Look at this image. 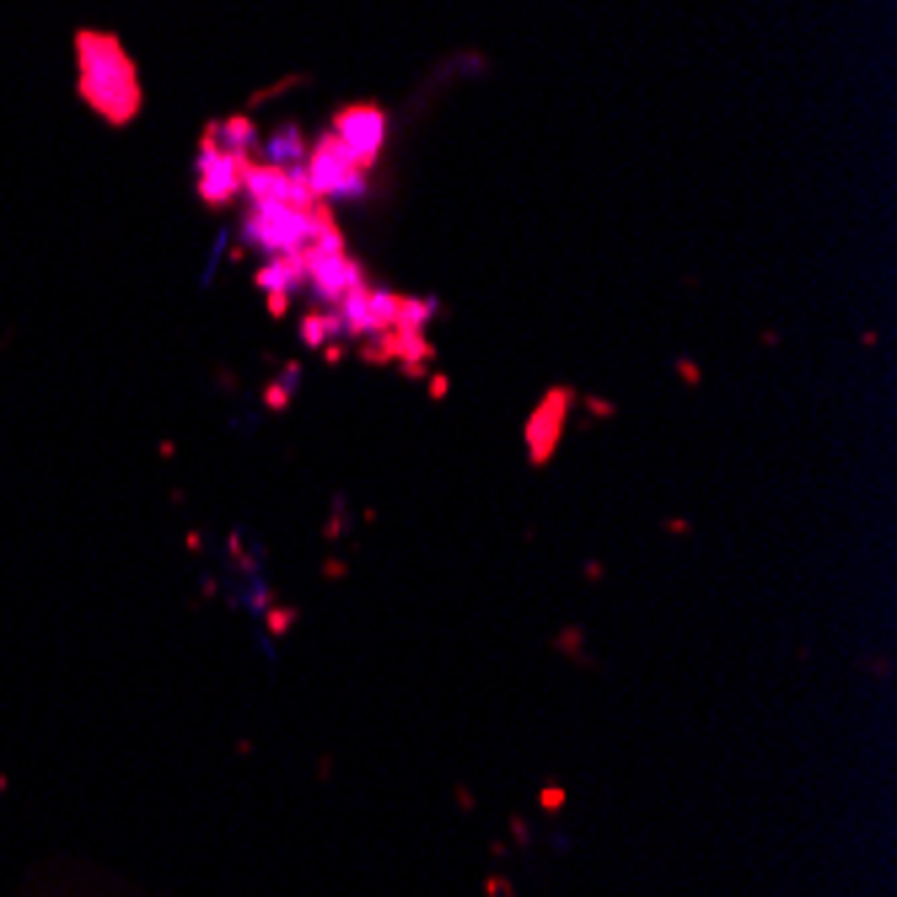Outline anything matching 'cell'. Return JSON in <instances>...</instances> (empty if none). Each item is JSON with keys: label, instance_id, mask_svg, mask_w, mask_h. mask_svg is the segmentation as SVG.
<instances>
[{"label": "cell", "instance_id": "cell-1", "mask_svg": "<svg viewBox=\"0 0 897 897\" xmlns=\"http://www.w3.org/2000/svg\"><path fill=\"white\" fill-rule=\"evenodd\" d=\"M76 60H82V102H87L97 119L108 124H135L140 119V65L129 60V49L113 38V33H76Z\"/></svg>", "mask_w": 897, "mask_h": 897}, {"label": "cell", "instance_id": "cell-2", "mask_svg": "<svg viewBox=\"0 0 897 897\" xmlns=\"http://www.w3.org/2000/svg\"><path fill=\"white\" fill-rule=\"evenodd\" d=\"M328 204H248L242 210V248H259L264 259L274 253H307V242L317 237V221H323Z\"/></svg>", "mask_w": 897, "mask_h": 897}, {"label": "cell", "instance_id": "cell-3", "mask_svg": "<svg viewBox=\"0 0 897 897\" xmlns=\"http://www.w3.org/2000/svg\"><path fill=\"white\" fill-rule=\"evenodd\" d=\"M301 173H307V188H312L317 204H360V199H371V173H360L328 129L312 135Z\"/></svg>", "mask_w": 897, "mask_h": 897}, {"label": "cell", "instance_id": "cell-4", "mask_svg": "<svg viewBox=\"0 0 897 897\" xmlns=\"http://www.w3.org/2000/svg\"><path fill=\"white\" fill-rule=\"evenodd\" d=\"M328 135L345 146V157L360 173H376L382 157H387V140H393V113L371 97L365 102H339L334 119H328Z\"/></svg>", "mask_w": 897, "mask_h": 897}, {"label": "cell", "instance_id": "cell-5", "mask_svg": "<svg viewBox=\"0 0 897 897\" xmlns=\"http://www.w3.org/2000/svg\"><path fill=\"white\" fill-rule=\"evenodd\" d=\"M194 194L215 215L226 204H237L242 199V157H232L226 146H215L210 135H199V146H194Z\"/></svg>", "mask_w": 897, "mask_h": 897}, {"label": "cell", "instance_id": "cell-6", "mask_svg": "<svg viewBox=\"0 0 897 897\" xmlns=\"http://www.w3.org/2000/svg\"><path fill=\"white\" fill-rule=\"evenodd\" d=\"M575 403H581L575 387H548V393L538 398V409L527 414V425H522V447H527V462H533V468H543V462L559 451V436H564Z\"/></svg>", "mask_w": 897, "mask_h": 897}, {"label": "cell", "instance_id": "cell-7", "mask_svg": "<svg viewBox=\"0 0 897 897\" xmlns=\"http://www.w3.org/2000/svg\"><path fill=\"white\" fill-rule=\"evenodd\" d=\"M360 285H371V274L360 264L350 248H334V253H317V248H307V290L323 301V307H339L350 290Z\"/></svg>", "mask_w": 897, "mask_h": 897}, {"label": "cell", "instance_id": "cell-8", "mask_svg": "<svg viewBox=\"0 0 897 897\" xmlns=\"http://www.w3.org/2000/svg\"><path fill=\"white\" fill-rule=\"evenodd\" d=\"M253 285H259V296H264V307H270L274 317H285L290 312V296L307 290V253H274V259H264L253 270Z\"/></svg>", "mask_w": 897, "mask_h": 897}, {"label": "cell", "instance_id": "cell-9", "mask_svg": "<svg viewBox=\"0 0 897 897\" xmlns=\"http://www.w3.org/2000/svg\"><path fill=\"white\" fill-rule=\"evenodd\" d=\"M307 146H312L307 124L301 119H279L270 135L259 140V162H270V167H301L307 162Z\"/></svg>", "mask_w": 897, "mask_h": 897}, {"label": "cell", "instance_id": "cell-10", "mask_svg": "<svg viewBox=\"0 0 897 897\" xmlns=\"http://www.w3.org/2000/svg\"><path fill=\"white\" fill-rule=\"evenodd\" d=\"M204 135H210L215 146H226L232 157H242V162H253V157H259V140H264V129H259V119H253V113H226V119H210V124H204Z\"/></svg>", "mask_w": 897, "mask_h": 897}, {"label": "cell", "instance_id": "cell-11", "mask_svg": "<svg viewBox=\"0 0 897 897\" xmlns=\"http://www.w3.org/2000/svg\"><path fill=\"white\" fill-rule=\"evenodd\" d=\"M301 345L307 350H328V345H339L345 334H339V317H334V307H317V312H301Z\"/></svg>", "mask_w": 897, "mask_h": 897}, {"label": "cell", "instance_id": "cell-12", "mask_svg": "<svg viewBox=\"0 0 897 897\" xmlns=\"http://www.w3.org/2000/svg\"><path fill=\"white\" fill-rule=\"evenodd\" d=\"M296 376H301V365H285V376H279V382H274L270 393H264V403H270V409H285V398H290V387H296Z\"/></svg>", "mask_w": 897, "mask_h": 897}]
</instances>
